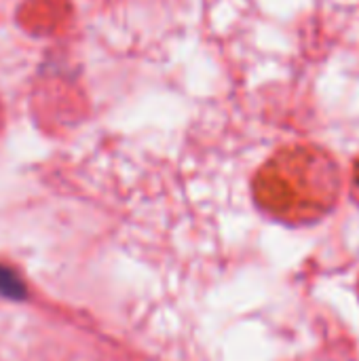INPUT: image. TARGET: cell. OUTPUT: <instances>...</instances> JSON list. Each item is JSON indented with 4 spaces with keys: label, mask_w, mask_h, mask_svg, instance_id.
I'll list each match as a JSON object with an SVG mask.
<instances>
[{
    "label": "cell",
    "mask_w": 359,
    "mask_h": 361,
    "mask_svg": "<svg viewBox=\"0 0 359 361\" xmlns=\"http://www.w3.org/2000/svg\"><path fill=\"white\" fill-rule=\"evenodd\" d=\"M0 296L2 298H11V300H23L25 298V286L19 279V275L0 264Z\"/></svg>",
    "instance_id": "2"
},
{
    "label": "cell",
    "mask_w": 359,
    "mask_h": 361,
    "mask_svg": "<svg viewBox=\"0 0 359 361\" xmlns=\"http://www.w3.org/2000/svg\"><path fill=\"white\" fill-rule=\"evenodd\" d=\"M349 192H351V199L353 203L359 207V159L353 163V169H351V180H349Z\"/></svg>",
    "instance_id": "3"
},
{
    "label": "cell",
    "mask_w": 359,
    "mask_h": 361,
    "mask_svg": "<svg viewBox=\"0 0 359 361\" xmlns=\"http://www.w3.org/2000/svg\"><path fill=\"white\" fill-rule=\"evenodd\" d=\"M358 298H359V273H358Z\"/></svg>",
    "instance_id": "4"
},
{
    "label": "cell",
    "mask_w": 359,
    "mask_h": 361,
    "mask_svg": "<svg viewBox=\"0 0 359 361\" xmlns=\"http://www.w3.org/2000/svg\"><path fill=\"white\" fill-rule=\"evenodd\" d=\"M341 190L339 161L313 144L279 150L254 180V197L260 209L290 226H309L330 216Z\"/></svg>",
    "instance_id": "1"
}]
</instances>
